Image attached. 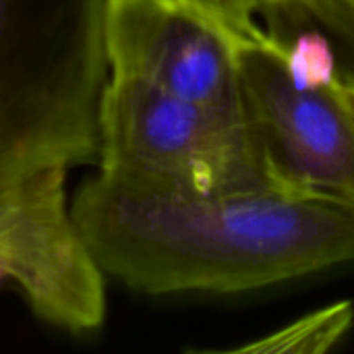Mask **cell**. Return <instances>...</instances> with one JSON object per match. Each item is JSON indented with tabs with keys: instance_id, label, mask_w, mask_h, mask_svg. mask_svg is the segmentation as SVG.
<instances>
[{
	"instance_id": "obj_1",
	"label": "cell",
	"mask_w": 354,
	"mask_h": 354,
	"mask_svg": "<svg viewBox=\"0 0 354 354\" xmlns=\"http://www.w3.org/2000/svg\"><path fill=\"white\" fill-rule=\"evenodd\" d=\"M104 276L147 297L236 295L354 261V203L278 185L191 195L102 174L71 199Z\"/></svg>"
},
{
	"instance_id": "obj_2",
	"label": "cell",
	"mask_w": 354,
	"mask_h": 354,
	"mask_svg": "<svg viewBox=\"0 0 354 354\" xmlns=\"http://www.w3.org/2000/svg\"><path fill=\"white\" fill-rule=\"evenodd\" d=\"M110 0H0V178L97 160Z\"/></svg>"
},
{
	"instance_id": "obj_3",
	"label": "cell",
	"mask_w": 354,
	"mask_h": 354,
	"mask_svg": "<svg viewBox=\"0 0 354 354\" xmlns=\"http://www.w3.org/2000/svg\"><path fill=\"white\" fill-rule=\"evenodd\" d=\"M97 174L131 189L220 195L270 185L247 122L141 79L106 83Z\"/></svg>"
},
{
	"instance_id": "obj_4",
	"label": "cell",
	"mask_w": 354,
	"mask_h": 354,
	"mask_svg": "<svg viewBox=\"0 0 354 354\" xmlns=\"http://www.w3.org/2000/svg\"><path fill=\"white\" fill-rule=\"evenodd\" d=\"M284 46L257 25L241 39L245 122L270 185L354 203V79L297 87Z\"/></svg>"
},
{
	"instance_id": "obj_5",
	"label": "cell",
	"mask_w": 354,
	"mask_h": 354,
	"mask_svg": "<svg viewBox=\"0 0 354 354\" xmlns=\"http://www.w3.org/2000/svg\"><path fill=\"white\" fill-rule=\"evenodd\" d=\"M68 168L0 178V286L44 324L93 336L106 324V276L71 209Z\"/></svg>"
},
{
	"instance_id": "obj_6",
	"label": "cell",
	"mask_w": 354,
	"mask_h": 354,
	"mask_svg": "<svg viewBox=\"0 0 354 354\" xmlns=\"http://www.w3.org/2000/svg\"><path fill=\"white\" fill-rule=\"evenodd\" d=\"M257 25L222 21L185 0H110V73L245 120L239 50Z\"/></svg>"
},
{
	"instance_id": "obj_7",
	"label": "cell",
	"mask_w": 354,
	"mask_h": 354,
	"mask_svg": "<svg viewBox=\"0 0 354 354\" xmlns=\"http://www.w3.org/2000/svg\"><path fill=\"white\" fill-rule=\"evenodd\" d=\"M218 19L243 23L261 19L286 46L305 29L322 31L334 46L338 66L354 77V0H185Z\"/></svg>"
},
{
	"instance_id": "obj_8",
	"label": "cell",
	"mask_w": 354,
	"mask_h": 354,
	"mask_svg": "<svg viewBox=\"0 0 354 354\" xmlns=\"http://www.w3.org/2000/svg\"><path fill=\"white\" fill-rule=\"evenodd\" d=\"M353 319L351 303H334L259 342L239 346L236 353H324L351 330Z\"/></svg>"
},
{
	"instance_id": "obj_9",
	"label": "cell",
	"mask_w": 354,
	"mask_h": 354,
	"mask_svg": "<svg viewBox=\"0 0 354 354\" xmlns=\"http://www.w3.org/2000/svg\"><path fill=\"white\" fill-rule=\"evenodd\" d=\"M284 64L297 87H319L340 75L332 41L317 29H305L284 46Z\"/></svg>"
}]
</instances>
